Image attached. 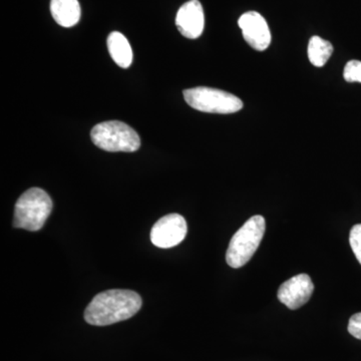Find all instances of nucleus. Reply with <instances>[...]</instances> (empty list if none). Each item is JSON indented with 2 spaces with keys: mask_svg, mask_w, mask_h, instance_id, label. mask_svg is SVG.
I'll return each instance as SVG.
<instances>
[{
  "mask_svg": "<svg viewBox=\"0 0 361 361\" xmlns=\"http://www.w3.org/2000/svg\"><path fill=\"white\" fill-rule=\"evenodd\" d=\"M137 292L111 289L94 297L85 311V322L94 326H106L130 319L142 307Z\"/></svg>",
  "mask_w": 361,
  "mask_h": 361,
  "instance_id": "f257e3e1",
  "label": "nucleus"
},
{
  "mask_svg": "<svg viewBox=\"0 0 361 361\" xmlns=\"http://www.w3.org/2000/svg\"><path fill=\"white\" fill-rule=\"evenodd\" d=\"M52 211L49 195L39 188L25 192L16 204L13 226L28 231H39Z\"/></svg>",
  "mask_w": 361,
  "mask_h": 361,
  "instance_id": "f03ea898",
  "label": "nucleus"
},
{
  "mask_svg": "<svg viewBox=\"0 0 361 361\" xmlns=\"http://www.w3.org/2000/svg\"><path fill=\"white\" fill-rule=\"evenodd\" d=\"M266 230L264 217L253 216L235 233L226 253V261L232 268H240L250 261L257 251Z\"/></svg>",
  "mask_w": 361,
  "mask_h": 361,
  "instance_id": "7ed1b4c3",
  "label": "nucleus"
},
{
  "mask_svg": "<svg viewBox=\"0 0 361 361\" xmlns=\"http://www.w3.org/2000/svg\"><path fill=\"white\" fill-rule=\"evenodd\" d=\"M92 141L108 152L132 153L141 147V139L133 128L120 121H110L94 126L90 132Z\"/></svg>",
  "mask_w": 361,
  "mask_h": 361,
  "instance_id": "20e7f679",
  "label": "nucleus"
},
{
  "mask_svg": "<svg viewBox=\"0 0 361 361\" xmlns=\"http://www.w3.org/2000/svg\"><path fill=\"white\" fill-rule=\"evenodd\" d=\"M184 97L190 106L204 113L228 115L237 113L243 108V102L239 97L213 87H198L185 90Z\"/></svg>",
  "mask_w": 361,
  "mask_h": 361,
  "instance_id": "39448f33",
  "label": "nucleus"
},
{
  "mask_svg": "<svg viewBox=\"0 0 361 361\" xmlns=\"http://www.w3.org/2000/svg\"><path fill=\"white\" fill-rule=\"evenodd\" d=\"M187 222L179 214L161 217L151 230V241L159 248L168 249L179 245L186 237Z\"/></svg>",
  "mask_w": 361,
  "mask_h": 361,
  "instance_id": "423d86ee",
  "label": "nucleus"
},
{
  "mask_svg": "<svg viewBox=\"0 0 361 361\" xmlns=\"http://www.w3.org/2000/svg\"><path fill=\"white\" fill-rule=\"evenodd\" d=\"M314 284L307 274H299L285 281L278 290V299L289 310H296L310 301Z\"/></svg>",
  "mask_w": 361,
  "mask_h": 361,
  "instance_id": "0eeeda50",
  "label": "nucleus"
},
{
  "mask_svg": "<svg viewBox=\"0 0 361 361\" xmlns=\"http://www.w3.org/2000/svg\"><path fill=\"white\" fill-rule=\"evenodd\" d=\"M239 27L247 44L258 51L267 49L271 44V32L267 21L256 11L242 14L238 20Z\"/></svg>",
  "mask_w": 361,
  "mask_h": 361,
  "instance_id": "6e6552de",
  "label": "nucleus"
},
{
  "mask_svg": "<svg viewBox=\"0 0 361 361\" xmlns=\"http://www.w3.org/2000/svg\"><path fill=\"white\" fill-rule=\"evenodd\" d=\"M176 25L183 37L196 39L201 37L205 26L203 6L199 0H190L183 4L176 16Z\"/></svg>",
  "mask_w": 361,
  "mask_h": 361,
  "instance_id": "1a4fd4ad",
  "label": "nucleus"
},
{
  "mask_svg": "<svg viewBox=\"0 0 361 361\" xmlns=\"http://www.w3.org/2000/svg\"><path fill=\"white\" fill-rule=\"evenodd\" d=\"M51 11L56 23L63 27H71L80 21V6L78 0H51Z\"/></svg>",
  "mask_w": 361,
  "mask_h": 361,
  "instance_id": "9d476101",
  "label": "nucleus"
},
{
  "mask_svg": "<svg viewBox=\"0 0 361 361\" xmlns=\"http://www.w3.org/2000/svg\"><path fill=\"white\" fill-rule=\"evenodd\" d=\"M108 49L116 65L123 68H128L132 65V47L129 40L122 33L114 32L109 35Z\"/></svg>",
  "mask_w": 361,
  "mask_h": 361,
  "instance_id": "9b49d317",
  "label": "nucleus"
},
{
  "mask_svg": "<svg viewBox=\"0 0 361 361\" xmlns=\"http://www.w3.org/2000/svg\"><path fill=\"white\" fill-rule=\"evenodd\" d=\"M307 52L310 63L317 68H322L331 56L334 45L329 40L319 37H312L308 44Z\"/></svg>",
  "mask_w": 361,
  "mask_h": 361,
  "instance_id": "f8f14e48",
  "label": "nucleus"
},
{
  "mask_svg": "<svg viewBox=\"0 0 361 361\" xmlns=\"http://www.w3.org/2000/svg\"><path fill=\"white\" fill-rule=\"evenodd\" d=\"M343 77L348 82H361V61H348L344 68Z\"/></svg>",
  "mask_w": 361,
  "mask_h": 361,
  "instance_id": "ddd939ff",
  "label": "nucleus"
},
{
  "mask_svg": "<svg viewBox=\"0 0 361 361\" xmlns=\"http://www.w3.org/2000/svg\"><path fill=\"white\" fill-rule=\"evenodd\" d=\"M349 243L356 259L361 264V224L353 226L349 235Z\"/></svg>",
  "mask_w": 361,
  "mask_h": 361,
  "instance_id": "4468645a",
  "label": "nucleus"
},
{
  "mask_svg": "<svg viewBox=\"0 0 361 361\" xmlns=\"http://www.w3.org/2000/svg\"><path fill=\"white\" fill-rule=\"evenodd\" d=\"M348 332L361 341V312L351 316L348 322Z\"/></svg>",
  "mask_w": 361,
  "mask_h": 361,
  "instance_id": "2eb2a0df",
  "label": "nucleus"
}]
</instances>
